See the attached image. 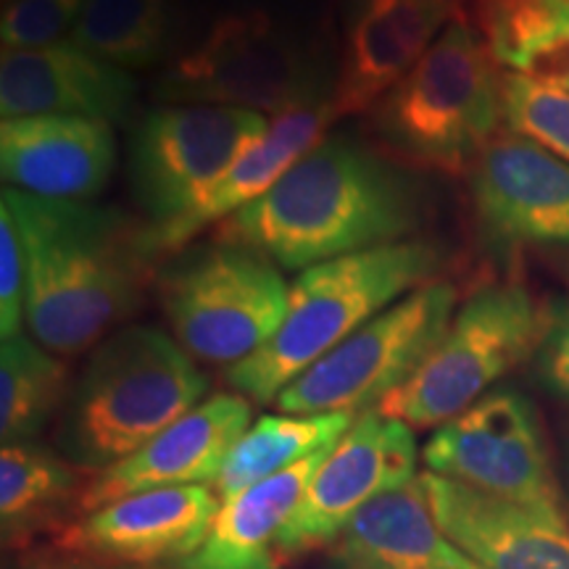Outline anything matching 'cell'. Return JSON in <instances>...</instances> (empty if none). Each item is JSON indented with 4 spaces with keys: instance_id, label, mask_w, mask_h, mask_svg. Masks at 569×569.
I'll use <instances>...</instances> for the list:
<instances>
[{
    "instance_id": "6da1fadb",
    "label": "cell",
    "mask_w": 569,
    "mask_h": 569,
    "mask_svg": "<svg viewBox=\"0 0 569 569\" xmlns=\"http://www.w3.org/2000/svg\"><path fill=\"white\" fill-rule=\"evenodd\" d=\"M427 213L411 169L365 142L332 134L264 196L217 227V240L251 248L284 272L411 240Z\"/></svg>"
},
{
    "instance_id": "7a4b0ae2",
    "label": "cell",
    "mask_w": 569,
    "mask_h": 569,
    "mask_svg": "<svg viewBox=\"0 0 569 569\" xmlns=\"http://www.w3.org/2000/svg\"><path fill=\"white\" fill-rule=\"evenodd\" d=\"M27 277L24 325L42 348L69 359L96 348L146 303L153 282L148 224L88 201H53L3 188Z\"/></svg>"
},
{
    "instance_id": "3957f363",
    "label": "cell",
    "mask_w": 569,
    "mask_h": 569,
    "mask_svg": "<svg viewBox=\"0 0 569 569\" xmlns=\"http://www.w3.org/2000/svg\"><path fill=\"white\" fill-rule=\"evenodd\" d=\"M209 377L174 336L127 325L96 346L61 409L59 448L98 475L206 401Z\"/></svg>"
},
{
    "instance_id": "277c9868",
    "label": "cell",
    "mask_w": 569,
    "mask_h": 569,
    "mask_svg": "<svg viewBox=\"0 0 569 569\" xmlns=\"http://www.w3.org/2000/svg\"><path fill=\"white\" fill-rule=\"evenodd\" d=\"M438 264V246L411 238L303 269L290 282L282 325L259 351L227 369V382L251 401L274 403L361 325L432 282Z\"/></svg>"
},
{
    "instance_id": "5b68a950",
    "label": "cell",
    "mask_w": 569,
    "mask_h": 569,
    "mask_svg": "<svg viewBox=\"0 0 569 569\" xmlns=\"http://www.w3.org/2000/svg\"><path fill=\"white\" fill-rule=\"evenodd\" d=\"M503 69L461 17L375 103L372 132L403 167L461 174L503 124Z\"/></svg>"
},
{
    "instance_id": "8992f818",
    "label": "cell",
    "mask_w": 569,
    "mask_h": 569,
    "mask_svg": "<svg viewBox=\"0 0 569 569\" xmlns=\"http://www.w3.org/2000/svg\"><path fill=\"white\" fill-rule=\"evenodd\" d=\"M317 56L267 11H232L184 51L156 84L161 103L230 106L269 119L332 101Z\"/></svg>"
},
{
    "instance_id": "52a82bcc",
    "label": "cell",
    "mask_w": 569,
    "mask_h": 569,
    "mask_svg": "<svg viewBox=\"0 0 569 569\" xmlns=\"http://www.w3.org/2000/svg\"><path fill=\"white\" fill-rule=\"evenodd\" d=\"M551 311L522 284H488L453 315L425 365L377 411L411 430H436L490 393L501 377L536 356Z\"/></svg>"
},
{
    "instance_id": "ba28073f",
    "label": "cell",
    "mask_w": 569,
    "mask_h": 569,
    "mask_svg": "<svg viewBox=\"0 0 569 569\" xmlns=\"http://www.w3.org/2000/svg\"><path fill=\"white\" fill-rule=\"evenodd\" d=\"M159 296L177 343L198 361L230 369L274 336L290 284L261 253L217 240L169 269Z\"/></svg>"
},
{
    "instance_id": "9c48e42d",
    "label": "cell",
    "mask_w": 569,
    "mask_h": 569,
    "mask_svg": "<svg viewBox=\"0 0 569 569\" xmlns=\"http://www.w3.org/2000/svg\"><path fill=\"white\" fill-rule=\"evenodd\" d=\"M457 301V288L446 280L411 290L306 369L274 398V407L282 415L377 409L425 365L446 336Z\"/></svg>"
},
{
    "instance_id": "30bf717a",
    "label": "cell",
    "mask_w": 569,
    "mask_h": 569,
    "mask_svg": "<svg viewBox=\"0 0 569 569\" xmlns=\"http://www.w3.org/2000/svg\"><path fill=\"white\" fill-rule=\"evenodd\" d=\"M269 127L264 113L230 106L161 103L142 113L130 140V188L148 227L182 217Z\"/></svg>"
},
{
    "instance_id": "8fae6325",
    "label": "cell",
    "mask_w": 569,
    "mask_h": 569,
    "mask_svg": "<svg viewBox=\"0 0 569 569\" xmlns=\"http://www.w3.org/2000/svg\"><path fill=\"white\" fill-rule=\"evenodd\" d=\"M427 472L480 493L565 515L543 425L530 398L490 390L451 422L432 430L422 448Z\"/></svg>"
},
{
    "instance_id": "7c38bea8",
    "label": "cell",
    "mask_w": 569,
    "mask_h": 569,
    "mask_svg": "<svg viewBox=\"0 0 569 569\" xmlns=\"http://www.w3.org/2000/svg\"><path fill=\"white\" fill-rule=\"evenodd\" d=\"M415 478V430L377 409L359 415L317 467L303 498L284 522L277 538L282 565L338 543L361 509Z\"/></svg>"
},
{
    "instance_id": "4fadbf2b",
    "label": "cell",
    "mask_w": 569,
    "mask_h": 569,
    "mask_svg": "<svg viewBox=\"0 0 569 569\" xmlns=\"http://www.w3.org/2000/svg\"><path fill=\"white\" fill-rule=\"evenodd\" d=\"M480 224L517 246H569V163L522 134L498 132L469 169Z\"/></svg>"
},
{
    "instance_id": "5bb4252c",
    "label": "cell",
    "mask_w": 569,
    "mask_h": 569,
    "mask_svg": "<svg viewBox=\"0 0 569 569\" xmlns=\"http://www.w3.org/2000/svg\"><path fill=\"white\" fill-rule=\"evenodd\" d=\"M251 427V403L240 393H213L153 440L103 472L90 475L77 509L90 511L159 488L213 486L227 453Z\"/></svg>"
},
{
    "instance_id": "9a60e30c",
    "label": "cell",
    "mask_w": 569,
    "mask_h": 569,
    "mask_svg": "<svg viewBox=\"0 0 569 569\" xmlns=\"http://www.w3.org/2000/svg\"><path fill=\"white\" fill-rule=\"evenodd\" d=\"M459 11V0H353L330 101L336 119L372 111Z\"/></svg>"
},
{
    "instance_id": "2e32d148",
    "label": "cell",
    "mask_w": 569,
    "mask_h": 569,
    "mask_svg": "<svg viewBox=\"0 0 569 569\" xmlns=\"http://www.w3.org/2000/svg\"><path fill=\"white\" fill-rule=\"evenodd\" d=\"M222 509L211 486L134 493L90 511L63 532V549L109 565H180L209 532Z\"/></svg>"
},
{
    "instance_id": "e0dca14e",
    "label": "cell",
    "mask_w": 569,
    "mask_h": 569,
    "mask_svg": "<svg viewBox=\"0 0 569 569\" xmlns=\"http://www.w3.org/2000/svg\"><path fill=\"white\" fill-rule=\"evenodd\" d=\"M138 103L130 69L98 59L67 38L34 51H3L0 117H82L122 124Z\"/></svg>"
},
{
    "instance_id": "ac0fdd59",
    "label": "cell",
    "mask_w": 569,
    "mask_h": 569,
    "mask_svg": "<svg viewBox=\"0 0 569 569\" xmlns=\"http://www.w3.org/2000/svg\"><path fill=\"white\" fill-rule=\"evenodd\" d=\"M419 478L440 530L482 569H569L565 515L503 501L427 469Z\"/></svg>"
},
{
    "instance_id": "d6986e66",
    "label": "cell",
    "mask_w": 569,
    "mask_h": 569,
    "mask_svg": "<svg viewBox=\"0 0 569 569\" xmlns=\"http://www.w3.org/2000/svg\"><path fill=\"white\" fill-rule=\"evenodd\" d=\"M117 167L111 124L82 117H19L0 122L6 188L53 201H90Z\"/></svg>"
},
{
    "instance_id": "ffe728a7",
    "label": "cell",
    "mask_w": 569,
    "mask_h": 569,
    "mask_svg": "<svg viewBox=\"0 0 569 569\" xmlns=\"http://www.w3.org/2000/svg\"><path fill=\"white\" fill-rule=\"evenodd\" d=\"M336 119L332 106H311L272 119L267 138L240 156L182 217L163 227H148V240L156 256L174 253L213 222H224L243 206L264 196L298 159L325 138V127Z\"/></svg>"
},
{
    "instance_id": "44dd1931",
    "label": "cell",
    "mask_w": 569,
    "mask_h": 569,
    "mask_svg": "<svg viewBox=\"0 0 569 569\" xmlns=\"http://www.w3.org/2000/svg\"><path fill=\"white\" fill-rule=\"evenodd\" d=\"M336 553L365 569H482L440 530L419 475L361 509Z\"/></svg>"
},
{
    "instance_id": "7402d4cb",
    "label": "cell",
    "mask_w": 569,
    "mask_h": 569,
    "mask_svg": "<svg viewBox=\"0 0 569 569\" xmlns=\"http://www.w3.org/2000/svg\"><path fill=\"white\" fill-rule=\"evenodd\" d=\"M330 448L222 501L201 546L174 569H280L277 538Z\"/></svg>"
},
{
    "instance_id": "603a6c76",
    "label": "cell",
    "mask_w": 569,
    "mask_h": 569,
    "mask_svg": "<svg viewBox=\"0 0 569 569\" xmlns=\"http://www.w3.org/2000/svg\"><path fill=\"white\" fill-rule=\"evenodd\" d=\"M498 67L569 92V0H475Z\"/></svg>"
},
{
    "instance_id": "cb8c5ba5",
    "label": "cell",
    "mask_w": 569,
    "mask_h": 569,
    "mask_svg": "<svg viewBox=\"0 0 569 569\" xmlns=\"http://www.w3.org/2000/svg\"><path fill=\"white\" fill-rule=\"evenodd\" d=\"M356 419L359 415L353 411L259 417L227 453L211 488L222 501H230L243 490L301 465L317 451L336 446Z\"/></svg>"
},
{
    "instance_id": "d4e9b609",
    "label": "cell",
    "mask_w": 569,
    "mask_h": 569,
    "mask_svg": "<svg viewBox=\"0 0 569 569\" xmlns=\"http://www.w3.org/2000/svg\"><path fill=\"white\" fill-rule=\"evenodd\" d=\"M90 475L51 448L9 443L0 451V519L6 546L53 522L67 503L80 501Z\"/></svg>"
},
{
    "instance_id": "484cf974",
    "label": "cell",
    "mask_w": 569,
    "mask_h": 569,
    "mask_svg": "<svg viewBox=\"0 0 569 569\" xmlns=\"http://www.w3.org/2000/svg\"><path fill=\"white\" fill-rule=\"evenodd\" d=\"M71 390L69 367L38 340L6 338L0 346V438L3 446L38 438Z\"/></svg>"
},
{
    "instance_id": "4316f807",
    "label": "cell",
    "mask_w": 569,
    "mask_h": 569,
    "mask_svg": "<svg viewBox=\"0 0 569 569\" xmlns=\"http://www.w3.org/2000/svg\"><path fill=\"white\" fill-rule=\"evenodd\" d=\"M71 40L122 69H146L172 42L169 0H84Z\"/></svg>"
},
{
    "instance_id": "83f0119b",
    "label": "cell",
    "mask_w": 569,
    "mask_h": 569,
    "mask_svg": "<svg viewBox=\"0 0 569 569\" xmlns=\"http://www.w3.org/2000/svg\"><path fill=\"white\" fill-rule=\"evenodd\" d=\"M503 124L569 163V92L503 71Z\"/></svg>"
},
{
    "instance_id": "f1b7e54d",
    "label": "cell",
    "mask_w": 569,
    "mask_h": 569,
    "mask_svg": "<svg viewBox=\"0 0 569 569\" xmlns=\"http://www.w3.org/2000/svg\"><path fill=\"white\" fill-rule=\"evenodd\" d=\"M84 0H11L3 3L0 42L3 51H34L67 40L74 32Z\"/></svg>"
},
{
    "instance_id": "f546056e",
    "label": "cell",
    "mask_w": 569,
    "mask_h": 569,
    "mask_svg": "<svg viewBox=\"0 0 569 569\" xmlns=\"http://www.w3.org/2000/svg\"><path fill=\"white\" fill-rule=\"evenodd\" d=\"M27 277L24 256L9 209L0 206V336L13 338L24 330Z\"/></svg>"
},
{
    "instance_id": "4dcf8cb0",
    "label": "cell",
    "mask_w": 569,
    "mask_h": 569,
    "mask_svg": "<svg viewBox=\"0 0 569 569\" xmlns=\"http://www.w3.org/2000/svg\"><path fill=\"white\" fill-rule=\"evenodd\" d=\"M532 359L540 386L553 396L569 398V306L559 315H551L549 330Z\"/></svg>"
},
{
    "instance_id": "1f68e13d",
    "label": "cell",
    "mask_w": 569,
    "mask_h": 569,
    "mask_svg": "<svg viewBox=\"0 0 569 569\" xmlns=\"http://www.w3.org/2000/svg\"><path fill=\"white\" fill-rule=\"evenodd\" d=\"M21 569H122L113 567L109 561H98L90 557H69V559H42V561H30L27 567Z\"/></svg>"
},
{
    "instance_id": "d6a6232c",
    "label": "cell",
    "mask_w": 569,
    "mask_h": 569,
    "mask_svg": "<svg viewBox=\"0 0 569 569\" xmlns=\"http://www.w3.org/2000/svg\"><path fill=\"white\" fill-rule=\"evenodd\" d=\"M330 569H365V567H359V565H353V561H346V559L336 557V565H332Z\"/></svg>"
},
{
    "instance_id": "836d02e7",
    "label": "cell",
    "mask_w": 569,
    "mask_h": 569,
    "mask_svg": "<svg viewBox=\"0 0 569 569\" xmlns=\"http://www.w3.org/2000/svg\"><path fill=\"white\" fill-rule=\"evenodd\" d=\"M3 3H11V0H3Z\"/></svg>"
}]
</instances>
